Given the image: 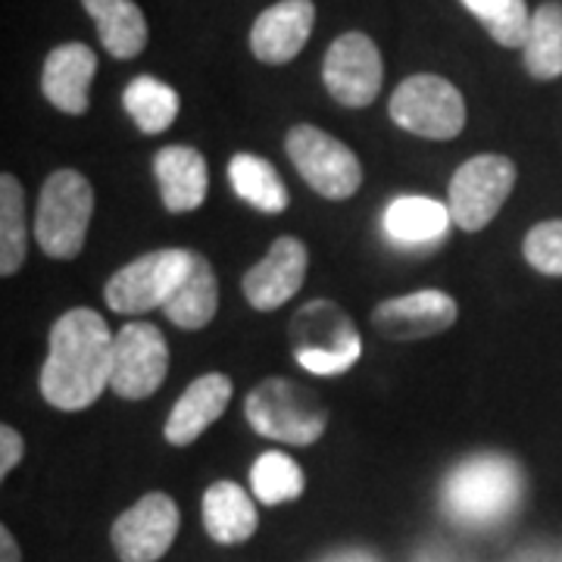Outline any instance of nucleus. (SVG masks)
<instances>
[{"label":"nucleus","instance_id":"obj_29","mask_svg":"<svg viewBox=\"0 0 562 562\" xmlns=\"http://www.w3.org/2000/svg\"><path fill=\"white\" fill-rule=\"evenodd\" d=\"M525 260L543 276H562V220L535 225L525 235Z\"/></svg>","mask_w":562,"mask_h":562},{"label":"nucleus","instance_id":"obj_16","mask_svg":"<svg viewBox=\"0 0 562 562\" xmlns=\"http://www.w3.org/2000/svg\"><path fill=\"white\" fill-rule=\"evenodd\" d=\"M94 72H98V57L88 44H79V41L60 44L44 60L41 91L57 110L69 116H81L88 113V103H91L88 91H91Z\"/></svg>","mask_w":562,"mask_h":562},{"label":"nucleus","instance_id":"obj_21","mask_svg":"<svg viewBox=\"0 0 562 562\" xmlns=\"http://www.w3.org/2000/svg\"><path fill=\"white\" fill-rule=\"evenodd\" d=\"M450 222V210L443 203L419 194H403L384 210V232L401 247L441 241Z\"/></svg>","mask_w":562,"mask_h":562},{"label":"nucleus","instance_id":"obj_9","mask_svg":"<svg viewBox=\"0 0 562 562\" xmlns=\"http://www.w3.org/2000/svg\"><path fill=\"white\" fill-rule=\"evenodd\" d=\"M191 250L184 247H160L150 250L135 262L122 266L113 279L106 281V306L125 313V316H138L147 310L166 306V301L176 294L179 281L188 272Z\"/></svg>","mask_w":562,"mask_h":562},{"label":"nucleus","instance_id":"obj_27","mask_svg":"<svg viewBox=\"0 0 562 562\" xmlns=\"http://www.w3.org/2000/svg\"><path fill=\"white\" fill-rule=\"evenodd\" d=\"M250 484H254V497L262 506H279V503L297 501L306 487L303 469L291 460L288 453H262L260 460L250 469Z\"/></svg>","mask_w":562,"mask_h":562},{"label":"nucleus","instance_id":"obj_30","mask_svg":"<svg viewBox=\"0 0 562 562\" xmlns=\"http://www.w3.org/2000/svg\"><path fill=\"white\" fill-rule=\"evenodd\" d=\"M22 435L13 425H0V479H7L22 460Z\"/></svg>","mask_w":562,"mask_h":562},{"label":"nucleus","instance_id":"obj_11","mask_svg":"<svg viewBox=\"0 0 562 562\" xmlns=\"http://www.w3.org/2000/svg\"><path fill=\"white\" fill-rule=\"evenodd\" d=\"M179 506L169 494H147L128 506L110 528V541L122 562H157L179 535Z\"/></svg>","mask_w":562,"mask_h":562},{"label":"nucleus","instance_id":"obj_32","mask_svg":"<svg viewBox=\"0 0 562 562\" xmlns=\"http://www.w3.org/2000/svg\"><path fill=\"white\" fill-rule=\"evenodd\" d=\"M322 562H379L375 557H369V553H362V550H344V553H331L328 560Z\"/></svg>","mask_w":562,"mask_h":562},{"label":"nucleus","instance_id":"obj_24","mask_svg":"<svg viewBox=\"0 0 562 562\" xmlns=\"http://www.w3.org/2000/svg\"><path fill=\"white\" fill-rule=\"evenodd\" d=\"M525 69L538 81L560 79L562 76V7L541 3L531 13V32L522 47Z\"/></svg>","mask_w":562,"mask_h":562},{"label":"nucleus","instance_id":"obj_4","mask_svg":"<svg viewBox=\"0 0 562 562\" xmlns=\"http://www.w3.org/2000/svg\"><path fill=\"white\" fill-rule=\"evenodd\" d=\"M94 213V188L76 169H60L41 188L35 213L38 247L54 260L79 257Z\"/></svg>","mask_w":562,"mask_h":562},{"label":"nucleus","instance_id":"obj_5","mask_svg":"<svg viewBox=\"0 0 562 562\" xmlns=\"http://www.w3.org/2000/svg\"><path fill=\"white\" fill-rule=\"evenodd\" d=\"M291 344L297 362L313 375H344L362 353L357 325L331 301L303 306L291 322Z\"/></svg>","mask_w":562,"mask_h":562},{"label":"nucleus","instance_id":"obj_19","mask_svg":"<svg viewBox=\"0 0 562 562\" xmlns=\"http://www.w3.org/2000/svg\"><path fill=\"white\" fill-rule=\"evenodd\" d=\"M216 310H220V281H216V272H213V262L198 250H191L188 272L179 281L176 294L166 301L162 313L172 325L198 331L206 322H213Z\"/></svg>","mask_w":562,"mask_h":562},{"label":"nucleus","instance_id":"obj_3","mask_svg":"<svg viewBox=\"0 0 562 562\" xmlns=\"http://www.w3.org/2000/svg\"><path fill=\"white\" fill-rule=\"evenodd\" d=\"M244 416L250 428L269 441L310 447L325 435L328 409L316 391L294 379H266L244 403Z\"/></svg>","mask_w":562,"mask_h":562},{"label":"nucleus","instance_id":"obj_25","mask_svg":"<svg viewBox=\"0 0 562 562\" xmlns=\"http://www.w3.org/2000/svg\"><path fill=\"white\" fill-rule=\"evenodd\" d=\"M122 103H125L128 116L144 135L166 132L176 122L181 106L176 88H169L166 81L154 79V76H138L135 81H128Z\"/></svg>","mask_w":562,"mask_h":562},{"label":"nucleus","instance_id":"obj_22","mask_svg":"<svg viewBox=\"0 0 562 562\" xmlns=\"http://www.w3.org/2000/svg\"><path fill=\"white\" fill-rule=\"evenodd\" d=\"M88 16L98 25L101 44L110 57L132 60L147 44V22L138 3L132 0H81Z\"/></svg>","mask_w":562,"mask_h":562},{"label":"nucleus","instance_id":"obj_20","mask_svg":"<svg viewBox=\"0 0 562 562\" xmlns=\"http://www.w3.org/2000/svg\"><path fill=\"white\" fill-rule=\"evenodd\" d=\"M203 525L216 543H244L257 531V503L235 482H216L203 497Z\"/></svg>","mask_w":562,"mask_h":562},{"label":"nucleus","instance_id":"obj_8","mask_svg":"<svg viewBox=\"0 0 562 562\" xmlns=\"http://www.w3.org/2000/svg\"><path fill=\"white\" fill-rule=\"evenodd\" d=\"M391 120L419 138L450 140L465 128V101L441 76H413L391 98Z\"/></svg>","mask_w":562,"mask_h":562},{"label":"nucleus","instance_id":"obj_15","mask_svg":"<svg viewBox=\"0 0 562 562\" xmlns=\"http://www.w3.org/2000/svg\"><path fill=\"white\" fill-rule=\"evenodd\" d=\"M313 22H316L313 0H281L276 7L262 10L250 29L254 57L269 66L291 63L313 35Z\"/></svg>","mask_w":562,"mask_h":562},{"label":"nucleus","instance_id":"obj_17","mask_svg":"<svg viewBox=\"0 0 562 562\" xmlns=\"http://www.w3.org/2000/svg\"><path fill=\"white\" fill-rule=\"evenodd\" d=\"M232 391L235 387H232L228 375H222V372L201 375L172 406V413L166 419V441L172 447H188L198 441L203 431L225 413Z\"/></svg>","mask_w":562,"mask_h":562},{"label":"nucleus","instance_id":"obj_23","mask_svg":"<svg viewBox=\"0 0 562 562\" xmlns=\"http://www.w3.org/2000/svg\"><path fill=\"white\" fill-rule=\"evenodd\" d=\"M228 179H232V188L238 191V198L247 201L254 210L260 213H284L288 210V188L284 181L276 172V166L262 157H254V154H238L228 162Z\"/></svg>","mask_w":562,"mask_h":562},{"label":"nucleus","instance_id":"obj_2","mask_svg":"<svg viewBox=\"0 0 562 562\" xmlns=\"http://www.w3.org/2000/svg\"><path fill=\"white\" fill-rule=\"evenodd\" d=\"M522 501V472L501 453H479L460 462L441 487L443 513L465 528L501 525Z\"/></svg>","mask_w":562,"mask_h":562},{"label":"nucleus","instance_id":"obj_1","mask_svg":"<svg viewBox=\"0 0 562 562\" xmlns=\"http://www.w3.org/2000/svg\"><path fill=\"white\" fill-rule=\"evenodd\" d=\"M116 338L94 310H69L54 322L50 350L41 369V394L57 409L94 406L113 379Z\"/></svg>","mask_w":562,"mask_h":562},{"label":"nucleus","instance_id":"obj_26","mask_svg":"<svg viewBox=\"0 0 562 562\" xmlns=\"http://www.w3.org/2000/svg\"><path fill=\"white\" fill-rule=\"evenodd\" d=\"M25 262V194L10 172L0 176V276H16Z\"/></svg>","mask_w":562,"mask_h":562},{"label":"nucleus","instance_id":"obj_31","mask_svg":"<svg viewBox=\"0 0 562 562\" xmlns=\"http://www.w3.org/2000/svg\"><path fill=\"white\" fill-rule=\"evenodd\" d=\"M0 557L3 562H20V543L10 535V528H0Z\"/></svg>","mask_w":562,"mask_h":562},{"label":"nucleus","instance_id":"obj_12","mask_svg":"<svg viewBox=\"0 0 562 562\" xmlns=\"http://www.w3.org/2000/svg\"><path fill=\"white\" fill-rule=\"evenodd\" d=\"M384 79L382 54L362 32H347L335 41L322 63V81L328 94L344 106H369L379 98Z\"/></svg>","mask_w":562,"mask_h":562},{"label":"nucleus","instance_id":"obj_28","mask_svg":"<svg viewBox=\"0 0 562 562\" xmlns=\"http://www.w3.org/2000/svg\"><path fill=\"white\" fill-rule=\"evenodd\" d=\"M482 22L501 47H525L531 32V13L525 0H460Z\"/></svg>","mask_w":562,"mask_h":562},{"label":"nucleus","instance_id":"obj_14","mask_svg":"<svg viewBox=\"0 0 562 562\" xmlns=\"http://www.w3.org/2000/svg\"><path fill=\"white\" fill-rule=\"evenodd\" d=\"M306 266H310L306 244L301 238L284 235L244 276V297L250 301L254 310H279L281 303L291 301L303 288Z\"/></svg>","mask_w":562,"mask_h":562},{"label":"nucleus","instance_id":"obj_7","mask_svg":"<svg viewBox=\"0 0 562 562\" xmlns=\"http://www.w3.org/2000/svg\"><path fill=\"white\" fill-rule=\"evenodd\" d=\"M516 188V162L501 154H482L462 162L450 179L447 210L462 232H482L501 213Z\"/></svg>","mask_w":562,"mask_h":562},{"label":"nucleus","instance_id":"obj_10","mask_svg":"<svg viewBox=\"0 0 562 562\" xmlns=\"http://www.w3.org/2000/svg\"><path fill=\"white\" fill-rule=\"evenodd\" d=\"M166 372H169V347L160 328L150 322L122 325L113 350L110 387L125 401H147L162 387Z\"/></svg>","mask_w":562,"mask_h":562},{"label":"nucleus","instance_id":"obj_13","mask_svg":"<svg viewBox=\"0 0 562 562\" xmlns=\"http://www.w3.org/2000/svg\"><path fill=\"white\" fill-rule=\"evenodd\" d=\"M460 316V306L443 291H416L372 310V328L384 341H419L447 331Z\"/></svg>","mask_w":562,"mask_h":562},{"label":"nucleus","instance_id":"obj_6","mask_svg":"<svg viewBox=\"0 0 562 562\" xmlns=\"http://www.w3.org/2000/svg\"><path fill=\"white\" fill-rule=\"evenodd\" d=\"M284 147L303 181L325 201H347L360 191L362 166L344 140L316 125H294Z\"/></svg>","mask_w":562,"mask_h":562},{"label":"nucleus","instance_id":"obj_18","mask_svg":"<svg viewBox=\"0 0 562 562\" xmlns=\"http://www.w3.org/2000/svg\"><path fill=\"white\" fill-rule=\"evenodd\" d=\"M154 172L160 181L162 206L169 213H191L206 198V188H210L206 160L201 150H194L188 144L162 147L154 160Z\"/></svg>","mask_w":562,"mask_h":562}]
</instances>
